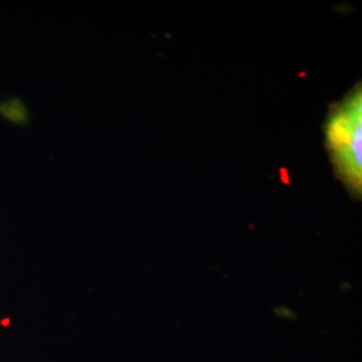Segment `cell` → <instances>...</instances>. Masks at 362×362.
Wrapping results in <instances>:
<instances>
[{
  "label": "cell",
  "instance_id": "1",
  "mask_svg": "<svg viewBox=\"0 0 362 362\" xmlns=\"http://www.w3.org/2000/svg\"><path fill=\"white\" fill-rule=\"evenodd\" d=\"M325 149L353 200L362 199V83L329 105L324 124Z\"/></svg>",
  "mask_w": 362,
  "mask_h": 362
}]
</instances>
